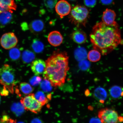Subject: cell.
Masks as SVG:
<instances>
[{
  "mask_svg": "<svg viewBox=\"0 0 123 123\" xmlns=\"http://www.w3.org/2000/svg\"><path fill=\"white\" fill-rule=\"evenodd\" d=\"M91 42L94 49L103 55H107L121 43L120 30L116 22L107 25L102 22L96 23L90 35Z\"/></svg>",
  "mask_w": 123,
  "mask_h": 123,
  "instance_id": "obj_1",
  "label": "cell"
},
{
  "mask_svg": "<svg viewBox=\"0 0 123 123\" xmlns=\"http://www.w3.org/2000/svg\"><path fill=\"white\" fill-rule=\"evenodd\" d=\"M68 60L67 53L58 51L46 60L44 78L49 81L52 86H61L65 83L69 69Z\"/></svg>",
  "mask_w": 123,
  "mask_h": 123,
  "instance_id": "obj_2",
  "label": "cell"
},
{
  "mask_svg": "<svg viewBox=\"0 0 123 123\" xmlns=\"http://www.w3.org/2000/svg\"><path fill=\"white\" fill-rule=\"evenodd\" d=\"M15 83L14 70L9 64H4L0 68V84L13 94Z\"/></svg>",
  "mask_w": 123,
  "mask_h": 123,
  "instance_id": "obj_3",
  "label": "cell"
},
{
  "mask_svg": "<svg viewBox=\"0 0 123 123\" xmlns=\"http://www.w3.org/2000/svg\"><path fill=\"white\" fill-rule=\"evenodd\" d=\"M89 12L85 7L77 5L71 11L70 19L72 23L77 26H85L89 16Z\"/></svg>",
  "mask_w": 123,
  "mask_h": 123,
  "instance_id": "obj_4",
  "label": "cell"
},
{
  "mask_svg": "<svg viewBox=\"0 0 123 123\" xmlns=\"http://www.w3.org/2000/svg\"><path fill=\"white\" fill-rule=\"evenodd\" d=\"M98 115L102 123H117L123 121V117L119 116L117 112L110 108L101 109L98 112Z\"/></svg>",
  "mask_w": 123,
  "mask_h": 123,
  "instance_id": "obj_5",
  "label": "cell"
},
{
  "mask_svg": "<svg viewBox=\"0 0 123 123\" xmlns=\"http://www.w3.org/2000/svg\"><path fill=\"white\" fill-rule=\"evenodd\" d=\"M20 102L25 110L35 113H39L42 108L43 106L36 99L33 93H31L22 98Z\"/></svg>",
  "mask_w": 123,
  "mask_h": 123,
  "instance_id": "obj_6",
  "label": "cell"
},
{
  "mask_svg": "<svg viewBox=\"0 0 123 123\" xmlns=\"http://www.w3.org/2000/svg\"><path fill=\"white\" fill-rule=\"evenodd\" d=\"M18 40L13 32L6 33L1 36L0 41L1 47L5 49H10L18 44Z\"/></svg>",
  "mask_w": 123,
  "mask_h": 123,
  "instance_id": "obj_7",
  "label": "cell"
},
{
  "mask_svg": "<svg viewBox=\"0 0 123 123\" xmlns=\"http://www.w3.org/2000/svg\"><path fill=\"white\" fill-rule=\"evenodd\" d=\"M55 10L61 18L69 14L71 11V6L70 4L65 0H61L55 6Z\"/></svg>",
  "mask_w": 123,
  "mask_h": 123,
  "instance_id": "obj_8",
  "label": "cell"
},
{
  "mask_svg": "<svg viewBox=\"0 0 123 123\" xmlns=\"http://www.w3.org/2000/svg\"><path fill=\"white\" fill-rule=\"evenodd\" d=\"M46 67V62L42 59H38L33 61L31 66L32 71L37 76L43 73Z\"/></svg>",
  "mask_w": 123,
  "mask_h": 123,
  "instance_id": "obj_9",
  "label": "cell"
},
{
  "mask_svg": "<svg viewBox=\"0 0 123 123\" xmlns=\"http://www.w3.org/2000/svg\"><path fill=\"white\" fill-rule=\"evenodd\" d=\"M48 40L51 45L56 47L60 45L62 43L63 38L60 32L55 31L49 34Z\"/></svg>",
  "mask_w": 123,
  "mask_h": 123,
  "instance_id": "obj_10",
  "label": "cell"
},
{
  "mask_svg": "<svg viewBox=\"0 0 123 123\" xmlns=\"http://www.w3.org/2000/svg\"><path fill=\"white\" fill-rule=\"evenodd\" d=\"M17 5L14 0H0V14L5 11L12 13L16 10Z\"/></svg>",
  "mask_w": 123,
  "mask_h": 123,
  "instance_id": "obj_11",
  "label": "cell"
},
{
  "mask_svg": "<svg viewBox=\"0 0 123 123\" xmlns=\"http://www.w3.org/2000/svg\"><path fill=\"white\" fill-rule=\"evenodd\" d=\"M116 14L114 11L107 9L103 13L102 22L107 25H111L115 23Z\"/></svg>",
  "mask_w": 123,
  "mask_h": 123,
  "instance_id": "obj_12",
  "label": "cell"
},
{
  "mask_svg": "<svg viewBox=\"0 0 123 123\" xmlns=\"http://www.w3.org/2000/svg\"><path fill=\"white\" fill-rule=\"evenodd\" d=\"M71 37L75 43L80 44L84 43L87 39L86 33L80 30H76L74 31L72 34Z\"/></svg>",
  "mask_w": 123,
  "mask_h": 123,
  "instance_id": "obj_13",
  "label": "cell"
},
{
  "mask_svg": "<svg viewBox=\"0 0 123 123\" xmlns=\"http://www.w3.org/2000/svg\"><path fill=\"white\" fill-rule=\"evenodd\" d=\"M93 95L97 100L101 103H104L106 99L107 94L106 90L101 87H97L93 92Z\"/></svg>",
  "mask_w": 123,
  "mask_h": 123,
  "instance_id": "obj_14",
  "label": "cell"
},
{
  "mask_svg": "<svg viewBox=\"0 0 123 123\" xmlns=\"http://www.w3.org/2000/svg\"><path fill=\"white\" fill-rule=\"evenodd\" d=\"M109 93L111 98L119 99L123 97V87L118 86H114L110 88Z\"/></svg>",
  "mask_w": 123,
  "mask_h": 123,
  "instance_id": "obj_15",
  "label": "cell"
},
{
  "mask_svg": "<svg viewBox=\"0 0 123 123\" xmlns=\"http://www.w3.org/2000/svg\"><path fill=\"white\" fill-rule=\"evenodd\" d=\"M44 27V23L40 19L34 20L31 23L30 25L31 31L34 33H38L42 31Z\"/></svg>",
  "mask_w": 123,
  "mask_h": 123,
  "instance_id": "obj_16",
  "label": "cell"
},
{
  "mask_svg": "<svg viewBox=\"0 0 123 123\" xmlns=\"http://www.w3.org/2000/svg\"><path fill=\"white\" fill-rule=\"evenodd\" d=\"M87 57L89 61L93 62H97L100 59L101 53L98 50L94 49L89 52Z\"/></svg>",
  "mask_w": 123,
  "mask_h": 123,
  "instance_id": "obj_17",
  "label": "cell"
},
{
  "mask_svg": "<svg viewBox=\"0 0 123 123\" xmlns=\"http://www.w3.org/2000/svg\"><path fill=\"white\" fill-rule=\"evenodd\" d=\"M35 58L34 54L30 50H26L22 54L23 61L26 63H29L33 61Z\"/></svg>",
  "mask_w": 123,
  "mask_h": 123,
  "instance_id": "obj_18",
  "label": "cell"
},
{
  "mask_svg": "<svg viewBox=\"0 0 123 123\" xmlns=\"http://www.w3.org/2000/svg\"><path fill=\"white\" fill-rule=\"evenodd\" d=\"M12 13L8 11H5L0 14V23L3 25L8 24L12 19Z\"/></svg>",
  "mask_w": 123,
  "mask_h": 123,
  "instance_id": "obj_19",
  "label": "cell"
},
{
  "mask_svg": "<svg viewBox=\"0 0 123 123\" xmlns=\"http://www.w3.org/2000/svg\"><path fill=\"white\" fill-rule=\"evenodd\" d=\"M35 98L40 103L42 106H43L48 103L49 99L50 98L47 97L43 92L42 91H38L35 94Z\"/></svg>",
  "mask_w": 123,
  "mask_h": 123,
  "instance_id": "obj_20",
  "label": "cell"
},
{
  "mask_svg": "<svg viewBox=\"0 0 123 123\" xmlns=\"http://www.w3.org/2000/svg\"><path fill=\"white\" fill-rule=\"evenodd\" d=\"M24 107L20 103H15L12 105L11 110L17 116H19L24 111Z\"/></svg>",
  "mask_w": 123,
  "mask_h": 123,
  "instance_id": "obj_21",
  "label": "cell"
},
{
  "mask_svg": "<svg viewBox=\"0 0 123 123\" xmlns=\"http://www.w3.org/2000/svg\"><path fill=\"white\" fill-rule=\"evenodd\" d=\"M87 55L86 50L82 48L76 49L74 52L75 58L78 61L84 60L86 58Z\"/></svg>",
  "mask_w": 123,
  "mask_h": 123,
  "instance_id": "obj_22",
  "label": "cell"
},
{
  "mask_svg": "<svg viewBox=\"0 0 123 123\" xmlns=\"http://www.w3.org/2000/svg\"><path fill=\"white\" fill-rule=\"evenodd\" d=\"M19 89L20 91L25 95L30 94L33 90L30 85L26 82L21 83L20 84Z\"/></svg>",
  "mask_w": 123,
  "mask_h": 123,
  "instance_id": "obj_23",
  "label": "cell"
},
{
  "mask_svg": "<svg viewBox=\"0 0 123 123\" xmlns=\"http://www.w3.org/2000/svg\"><path fill=\"white\" fill-rule=\"evenodd\" d=\"M32 47L34 51L36 53H39L42 52L44 47V44L41 41L34 39L32 43Z\"/></svg>",
  "mask_w": 123,
  "mask_h": 123,
  "instance_id": "obj_24",
  "label": "cell"
},
{
  "mask_svg": "<svg viewBox=\"0 0 123 123\" xmlns=\"http://www.w3.org/2000/svg\"><path fill=\"white\" fill-rule=\"evenodd\" d=\"M52 86L50 81L45 79L41 83V88L44 92H48L51 91Z\"/></svg>",
  "mask_w": 123,
  "mask_h": 123,
  "instance_id": "obj_25",
  "label": "cell"
},
{
  "mask_svg": "<svg viewBox=\"0 0 123 123\" xmlns=\"http://www.w3.org/2000/svg\"><path fill=\"white\" fill-rule=\"evenodd\" d=\"M20 56V52L19 49L14 47L10 49L9 51V56L12 59L16 60L19 59Z\"/></svg>",
  "mask_w": 123,
  "mask_h": 123,
  "instance_id": "obj_26",
  "label": "cell"
},
{
  "mask_svg": "<svg viewBox=\"0 0 123 123\" xmlns=\"http://www.w3.org/2000/svg\"><path fill=\"white\" fill-rule=\"evenodd\" d=\"M57 1V0H44V4L48 9L52 10L56 6Z\"/></svg>",
  "mask_w": 123,
  "mask_h": 123,
  "instance_id": "obj_27",
  "label": "cell"
},
{
  "mask_svg": "<svg viewBox=\"0 0 123 123\" xmlns=\"http://www.w3.org/2000/svg\"><path fill=\"white\" fill-rule=\"evenodd\" d=\"M42 81V78L39 76H34L31 78L30 82L31 84L33 86H36L39 84Z\"/></svg>",
  "mask_w": 123,
  "mask_h": 123,
  "instance_id": "obj_28",
  "label": "cell"
},
{
  "mask_svg": "<svg viewBox=\"0 0 123 123\" xmlns=\"http://www.w3.org/2000/svg\"><path fill=\"white\" fill-rule=\"evenodd\" d=\"M96 0H84L85 4L87 6L93 7L96 4Z\"/></svg>",
  "mask_w": 123,
  "mask_h": 123,
  "instance_id": "obj_29",
  "label": "cell"
},
{
  "mask_svg": "<svg viewBox=\"0 0 123 123\" xmlns=\"http://www.w3.org/2000/svg\"><path fill=\"white\" fill-rule=\"evenodd\" d=\"M10 118L7 115H3L0 119V123H8Z\"/></svg>",
  "mask_w": 123,
  "mask_h": 123,
  "instance_id": "obj_30",
  "label": "cell"
},
{
  "mask_svg": "<svg viewBox=\"0 0 123 123\" xmlns=\"http://www.w3.org/2000/svg\"><path fill=\"white\" fill-rule=\"evenodd\" d=\"M9 91L4 86V88L0 91V94L2 96H8Z\"/></svg>",
  "mask_w": 123,
  "mask_h": 123,
  "instance_id": "obj_31",
  "label": "cell"
},
{
  "mask_svg": "<svg viewBox=\"0 0 123 123\" xmlns=\"http://www.w3.org/2000/svg\"><path fill=\"white\" fill-rule=\"evenodd\" d=\"M100 119L97 118H92L90 120V123H101Z\"/></svg>",
  "mask_w": 123,
  "mask_h": 123,
  "instance_id": "obj_32",
  "label": "cell"
},
{
  "mask_svg": "<svg viewBox=\"0 0 123 123\" xmlns=\"http://www.w3.org/2000/svg\"><path fill=\"white\" fill-rule=\"evenodd\" d=\"M31 123H43L41 120L38 119V118H36L33 119L31 122Z\"/></svg>",
  "mask_w": 123,
  "mask_h": 123,
  "instance_id": "obj_33",
  "label": "cell"
},
{
  "mask_svg": "<svg viewBox=\"0 0 123 123\" xmlns=\"http://www.w3.org/2000/svg\"><path fill=\"white\" fill-rule=\"evenodd\" d=\"M113 0H101L102 3L105 5H108L111 3Z\"/></svg>",
  "mask_w": 123,
  "mask_h": 123,
  "instance_id": "obj_34",
  "label": "cell"
},
{
  "mask_svg": "<svg viewBox=\"0 0 123 123\" xmlns=\"http://www.w3.org/2000/svg\"><path fill=\"white\" fill-rule=\"evenodd\" d=\"M22 27L23 30H26L28 29L27 24L26 23H23Z\"/></svg>",
  "mask_w": 123,
  "mask_h": 123,
  "instance_id": "obj_35",
  "label": "cell"
},
{
  "mask_svg": "<svg viewBox=\"0 0 123 123\" xmlns=\"http://www.w3.org/2000/svg\"><path fill=\"white\" fill-rule=\"evenodd\" d=\"M8 123H16V120H14L10 118V121Z\"/></svg>",
  "mask_w": 123,
  "mask_h": 123,
  "instance_id": "obj_36",
  "label": "cell"
},
{
  "mask_svg": "<svg viewBox=\"0 0 123 123\" xmlns=\"http://www.w3.org/2000/svg\"><path fill=\"white\" fill-rule=\"evenodd\" d=\"M24 123V122H19V123Z\"/></svg>",
  "mask_w": 123,
  "mask_h": 123,
  "instance_id": "obj_37",
  "label": "cell"
},
{
  "mask_svg": "<svg viewBox=\"0 0 123 123\" xmlns=\"http://www.w3.org/2000/svg\"><path fill=\"white\" fill-rule=\"evenodd\" d=\"M0 101H1V98H0Z\"/></svg>",
  "mask_w": 123,
  "mask_h": 123,
  "instance_id": "obj_38",
  "label": "cell"
},
{
  "mask_svg": "<svg viewBox=\"0 0 123 123\" xmlns=\"http://www.w3.org/2000/svg\"></svg>",
  "mask_w": 123,
  "mask_h": 123,
  "instance_id": "obj_39",
  "label": "cell"
}]
</instances>
